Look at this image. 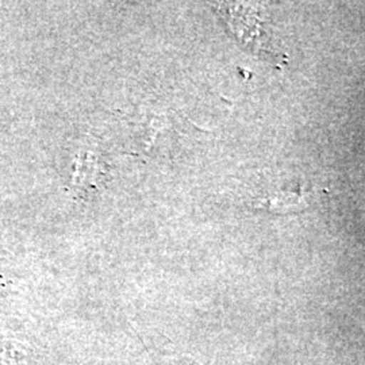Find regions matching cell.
Returning <instances> with one entry per match:
<instances>
[{"mask_svg": "<svg viewBox=\"0 0 365 365\" xmlns=\"http://www.w3.org/2000/svg\"><path fill=\"white\" fill-rule=\"evenodd\" d=\"M314 190L309 185L298 184L288 187L268 195L256 197L252 205L255 209L265 210L269 212H292L306 209L313 199Z\"/></svg>", "mask_w": 365, "mask_h": 365, "instance_id": "cell-1", "label": "cell"}]
</instances>
